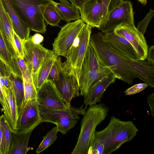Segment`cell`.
I'll return each mask as SVG.
<instances>
[{
    "instance_id": "e0dca14e",
    "label": "cell",
    "mask_w": 154,
    "mask_h": 154,
    "mask_svg": "<svg viewBox=\"0 0 154 154\" xmlns=\"http://www.w3.org/2000/svg\"><path fill=\"white\" fill-rule=\"evenodd\" d=\"M116 78L112 72L90 88L84 96V103L90 106L101 102L103 94L107 88L114 83Z\"/></svg>"
},
{
    "instance_id": "44dd1931",
    "label": "cell",
    "mask_w": 154,
    "mask_h": 154,
    "mask_svg": "<svg viewBox=\"0 0 154 154\" xmlns=\"http://www.w3.org/2000/svg\"><path fill=\"white\" fill-rule=\"evenodd\" d=\"M0 29L4 36L16 52L14 42V31L12 22L2 0H0Z\"/></svg>"
},
{
    "instance_id": "ffe728a7",
    "label": "cell",
    "mask_w": 154,
    "mask_h": 154,
    "mask_svg": "<svg viewBox=\"0 0 154 154\" xmlns=\"http://www.w3.org/2000/svg\"><path fill=\"white\" fill-rule=\"evenodd\" d=\"M32 131L22 133L12 131L9 154H26L29 149L28 145Z\"/></svg>"
},
{
    "instance_id": "7402d4cb",
    "label": "cell",
    "mask_w": 154,
    "mask_h": 154,
    "mask_svg": "<svg viewBox=\"0 0 154 154\" xmlns=\"http://www.w3.org/2000/svg\"><path fill=\"white\" fill-rule=\"evenodd\" d=\"M108 69H109L100 62L89 43L82 62L80 74L85 71L92 70L103 72Z\"/></svg>"
},
{
    "instance_id": "9c48e42d",
    "label": "cell",
    "mask_w": 154,
    "mask_h": 154,
    "mask_svg": "<svg viewBox=\"0 0 154 154\" xmlns=\"http://www.w3.org/2000/svg\"><path fill=\"white\" fill-rule=\"evenodd\" d=\"M134 14L132 3L129 1H124L110 13L98 29L104 34L113 31L121 25H135Z\"/></svg>"
},
{
    "instance_id": "4dcf8cb0",
    "label": "cell",
    "mask_w": 154,
    "mask_h": 154,
    "mask_svg": "<svg viewBox=\"0 0 154 154\" xmlns=\"http://www.w3.org/2000/svg\"><path fill=\"white\" fill-rule=\"evenodd\" d=\"M104 145L95 137L93 134L89 145L87 154H104Z\"/></svg>"
},
{
    "instance_id": "8fae6325",
    "label": "cell",
    "mask_w": 154,
    "mask_h": 154,
    "mask_svg": "<svg viewBox=\"0 0 154 154\" xmlns=\"http://www.w3.org/2000/svg\"><path fill=\"white\" fill-rule=\"evenodd\" d=\"M55 87L65 103L69 106L73 99L80 95L79 83L72 73L65 62L60 72Z\"/></svg>"
},
{
    "instance_id": "e575fe53",
    "label": "cell",
    "mask_w": 154,
    "mask_h": 154,
    "mask_svg": "<svg viewBox=\"0 0 154 154\" xmlns=\"http://www.w3.org/2000/svg\"><path fill=\"white\" fill-rule=\"evenodd\" d=\"M17 60L19 67L23 76L28 70L26 64L23 58L21 57H17Z\"/></svg>"
},
{
    "instance_id": "8d00e7d4",
    "label": "cell",
    "mask_w": 154,
    "mask_h": 154,
    "mask_svg": "<svg viewBox=\"0 0 154 154\" xmlns=\"http://www.w3.org/2000/svg\"><path fill=\"white\" fill-rule=\"evenodd\" d=\"M73 6L80 10L89 0H69Z\"/></svg>"
},
{
    "instance_id": "7a4b0ae2",
    "label": "cell",
    "mask_w": 154,
    "mask_h": 154,
    "mask_svg": "<svg viewBox=\"0 0 154 154\" xmlns=\"http://www.w3.org/2000/svg\"><path fill=\"white\" fill-rule=\"evenodd\" d=\"M138 131L132 121H122L112 116L107 126L102 131H95L94 135L104 146V154H110L131 140Z\"/></svg>"
},
{
    "instance_id": "836d02e7",
    "label": "cell",
    "mask_w": 154,
    "mask_h": 154,
    "mask_svg": "<svg viewBox=\"0 0 154 154\" xmlns=\"http://www.w3.org/2000/svg\"><path fill=\"white\" fill-rule=\"evenodd\" d=\"M14 42L17 57L23 58V42L21 39L14 32Z\"/></svg>"
},
{
    "instance_id": "d4e9b609",
    "label": "cell",
    "mask_w": 154,
    "mask_h": 154,
    "mask_svg": "<svg viewBox=\"0 0 154 154\" xmlns=\"http://www.w3.org/2000/svg\"><path fill=\"white\" fill-rule=\"evenodd\" d=\"M57 56L53 50H49L39 71L35 87L40 88L47 79L51 68Z\"/></svg>"
},
{
    "instance_id": "83f0119b",
    "label": "cell",
    "mask_w": 154,
    "mask_h": 154,
    "mask_svg": "<svg viewBox=\"0 0 154 154\" xmlns=\"http://www.w3.org/2000/svg\"><path fill=\"white\" fill-rule=\"evenodd\" d=\"M23 77L25 103L29 100L36 99L37 91L34 84L32 76L28 70L23 75Z\"/></svg>"
},
{
    "instance_id": "2e32d148",
    "label": "cell",
    "mask_w": 154,
    "mask_h": 154,
    "mask_svg": "<svg viewBox=\"0 0 154 154\" xmlns=\"http://www.w3.org/2000/svg\"><path fill=\"white\" fill-rule=\"evenodd\" d=\"M105 41L113 48L133 61L140 60L133 46L125 38L115 34L113 31L103 34Z\"/></svg>"
},
{
    "instance_id": "f1b7e54d",
    "label": "cell",
    "mask_w": 154,
    "mask_h": 154,
    "mask_svg": "<svg viewBox=\"0 0 154 154\" xmlns=\"http://www.w3.org/2000/svg\"><path fill=\"white\" fill-rule=\"evenodd\" d=\"M58 131L57 126L49 131L46 135L43 137V140L36 150V152L40 153L53 143L57 139Z\"/></svg>"
},
{
    "instance_id": "ba28073f",
    "label": "cell",
    "mask_w": 154,
    "mask_h": 154,
    "mask_svg": "<svg viewBox=\"0 0 154 154\" xmlns=\"http://www.w3.org/2000/svg\"><path fill=\"white\" fill-rule=\"evenodd\" d=\"M22 42L23 59L35 87L39 71L49 50L40 44L34 43L32 41L31 36Z\"/></svg>"
},
{
    "instance_id": "74e56055",
    "label": "cell",
    "mask_w": 154,
    "mask_h": 154,
    "mask_svg": "<svg viewBox=\"0 0 154 154\" xmlns=\"http://www.w3.org/2000/svg\"><path fill=\"white\" fill-rule=\"evenodd\" d=\"M147 61L154 63V46H150L148 49L146 58Z\"/></svg>"
},
{
    "instance_id": "ab89813d",
    "label": "cell",
    "mask_w": 154,
    "mask_h": 154,
    "mask_svg": "<svg viewBox=\"0 0 154 154\" xmlns=\"http://www.w3.org/2000/svg\"><path fill=\"white\" fill-rule=\"evenodd\" d=\"M0 103L2 107V110L5 106V98L0 86Z\"/></svg>"
},
{
    "instance_id": "4fadbf2b",
    "label": "cell",
    "mask_w": 154,
    "mask_h": 154,
    "mask_svg": "<svg viewBox=\"0 0 154 154\" xmlns=\"http://www.w3.org/2000/svg\"><path fill=\"white\" fill-rule=\"evenodd\" d=\"M41 123L39 106L36 99L29 100L24 103L15 132L22 133L33 131Z\"/></svg>"
},
{
    "instance_id": "f35d334b",
    "label": "cell",
    "mask_w": 154,
    "mask_h": 154,
    "mask_svg": "<svg viewBox=\"0 0 154 154\" xmlns=\"http://www.w3.org/2000/svg\"><path fill=\"white\" fill-rule=\"evenodd\" d=\"M31 39L32 42L35 44H40L44 40V37L40 34L36 33L31 36Z\"/></svg>"
},
{
    "instance_id": "9a60e30c",
    "label": "cell",
    "mask_w": 154,
    "mask_h": 154,
    "mask_svg": "<svg viewBox=\"0 0 154 154\" xmlns=\"http://www.w3.org/2000/svg\"><path fill=\"white\" fill-rule=\"evenodd\" d=\"M16 52L4 36L0 29V59L9 71L14 75L20 76Z\"/></svg>"
},
{
    "instance_id": "277c9868",
    "label": "cell",
    "mask_w": 154,
    "mask_h": 154,
    "mask_svg": "<svg viewBox=\"0 0 154 154\" xmlns=\"http://www.w3.org/2000/svg\"><path fill=\"white\" fill-rule=\"evenodd\" d=\"M30 30L45 34L47 30L43 14L52 0H10Z\"/></svg>"
},
{
    "instance_id": "6da1fadb",
    "label": "cell",
    "mask_w": 154,
    "mask_h": 154,
    "mask_svg": "<svg viewBox=\"0 0 154 154\" xmlns=\"http://www.w3.org/2000/svg\"><path fill=\"white\" fill-rule=\"evenodd\" d=\"M103 33L91 35L89 43L100 62L109 68L116 79L132 84L134 79L138 78L140 60L133 61L112 47L104 39Z\"/></svg>"
},
{
    "instance_id": "cb8c5ba5",
    "label": "cell",
    "mask_w": 154,
    "mask_h": 154,
    "mask_svg": "<svg viewBox=\"0 0 154 154\" xmlns=\"http://www.w3.org/2000/svg\"><path fill=\"white\" fill-rule=\"evenodd\" d=\"M10 78L12 82L14 94L16 105L18 120L21 116L25 103L23 80L14 76L12 73L10 76Z\"/></svg>"
},
{
    "instance_id": "8992f818",
    "label": "cell",
    "mask_w": 154,
    "mask_h": 154,
    "mask_svg": "<svg viewBox=\"0 0 154 154\" xmlns=\"http://www.w3.org/2000/svg\"><path fill=\"white\" fill-rule=\"evenodd\" d=\"M123 0H89L79 10L80 18L91 28H98Z\"/></svg>"
},
{
    "instance_id": "ac0fdd59",
    "label": "cell",
    "mask_w": 154,
    "mask_h": 154,
    "mask_svg": "<svg viewBox=\"0 0 154 154\" xmlns=\"http://www.w3.org/2000/svg\"><path fill=\"white\" fill-rule=\"evenodd\" d=\"M11 20L14 32L22 42L28 39L30 30L14 7L10 0H2Z\"/></svg>"
},
{
    "instance_id": "4316f807",
    "label": "cell",
    "mask_w": 154,
    "mask_h": 154,
    "mask_svg": "<svg viewBox=\"0 0 154 154\" xmlns=\"http://www.w3.org/2000/svg\"><path fill=\"white\" fill-rule=\"evenodd\" d=\"M52 1L46 7L43 14V17L48 24L60 27L58 23L63 18Z\"/></svg>"
},
{
    "instance_id": "7c38bea8",
    "label": "cell",
    "mask_w": 154,
    "mask_h": 154,
    "mask_svg": "<svg viewBox=\"0 0 154 154\" xmlns=\"http://www.w3.org/2000/svg\"><path fill=\"white\" fill-rule=\"evenodd\" d=\"M37 91L36 99L39 106L54 110L64 109L69 107L65 103L51 80L47 79Z\"/></svg>"
},
{
    "instance_id": "3957f363",
    "label": "cell",
    "mask_w": 154,
    "mask_h": 154,
    "mask_svg": "<svg viewBox=\"0 0 154 154\" xmlns=\"http://www.w3.org/2000/svg\"><path fill=\"white\" fill-rule=\"evenodd\" d=\"M109 108L103 103L89 106L81 122V129L76 144L71 154H87L90 141L97 126L108 113Z\"/></svg>"
},
{
    "instance_id": "d6986e66",
    "label": "cell",
    "mask_w": 154,
    "mask_h": 154,
    "mask_svg": "<svg viewBox=\"0 0 154 154\" xmlns=\"http://www.w3.org/2000/svg\"><path fill=\"white\" fill-rule=\"evenodd\" d=\"M111 72L110 69L103 72L92 70L80 74L79 80L80 95L83 96L90 88Z\"/></svg>"
},
{
    "instance_id": "5b68a950",
    "label": "cell",
    "mask_w": 154,
    "mask_h": 154,
    "mask_svg": "<svg viewBox=\"0 0 154 154\" xmlns=\"http://www.w3.org/2000/svg\"><path fill=\"white\" fill-rule=\"evenodd\" d=\"M87 106L79 107L70 106L63 110L51 109L39 106L42 123L49 122L56 125L58 131L66 134L73 128L80 119L79 115H84Z\"/></svg>"
},
{
    "instance_id": "d590c367",
    "label": "cell",
    "mask_w": 154,
    "mask_h": 154,
    "mask_svg": "<svg viewBox=\"0 0 154 154\" xmlns=\"http://www.w3.org/2000/svg\"><path fill=\"white\" fill-rule=\"evenodd\" d=\"M147 100L150 108L151 114L154 117V93L149 95L147 98Z\"/></svg>"
},
{
    "instance_id": "603a6c76",
    "label": "cell",
    "mask_w": 154,
    "mask_h": 154,
    "mask_svg": "<svg viewBox=\"0 0 154 154\" xmlns=\"http://www.w3.org/2000/svg\"><path fill=\"white\" fill-rule=\"evenodd\" d=\"M12 131L3 114L0 116V154H9Z\"/></svg>"
},
{
    "instance_id": "1f68e13d",
    "label": "cell",
    "mask_w": 154,
    "mask_h": 154,
    "mask_svg": "<svg viewBox=\"0 0 154 154\" xmlns=\"http://www.w3.org/2000/svg\"><path fill=\"white\" fill-rule=\"evenodd\" d=\"M154 14V11L150 9L144 18L138 23L137 29L143 35L146 32L147 26Z\"/></svg>"
},
{
    "instance_id": "f546056e",
    "label": "cell",
    "mask_w": 154,
    "mask_h": 154,
    "mask_svg": "<svg viewBox=\"0 0 154 154\" xmlns=\"http://www.w3.org/2000/svg\"><path fill=\"white\" fill-rule=\"evenodd\" d=\"M63 65L61 57L57 56L52 65L47 79L51 81L54 84L58 79Z\"/></svg>"
},
{
    "instance_id": "5bb4252c",
    "label": "cell",
    "mask_w": 154,
    "mask_h": 154,
    "mask_svg": "<svg viewBox=\"0 0 154 154\" xmlns=\"http://www.w3.org/2000/svg\"><path fill=\"white\" fill-rule=\"evenodd\" d=\"M113 32L123 37L133 46L140 60L146 59L148 46L145 38L135 25L124 24L116 27Z\"/></svg>"
},
{
    "instance_id": "52a82bcc",
    "label": "cell",
    "mask_w": 154,
    "mask_h": 154,
    "mask_svg": "<svg viewBox=\"0 0 154 154\" xmlns=\"http://www.w3.org/2000/svg\"><path fill=\"white\" fill-rule=\"evenodd\" d=\"M91 28L86 24L84 25L65 57L66 64L78 82L82 62L89 44Z\"/></svg>"
},
{
    "instance_id": "b9f144b4",
    "label": "cell",
    "mask_w": 154,
    "mask_h": 154,
    "mask_svg": "<svg viewBox=\"0 0 154 154\" xmlns=\"http://www.w3.org/2000/svg\"><path fill=\"white\" fill-rule=\"evenodd\" d=\"M142 4L145 5L147 3V0H138Z\"/></svg>"
},
{
    "instance_id": "d6a6232c",
    "label": "cell",
    "mask_w": 154,
    "mask_h": 154,
    "mask_svg": "<svg viewBox=\"0 0 154 154\" xmlns=\"http://www.w3.org/2000/svg\"><path fill=\"white\" fill-rule=\"evenodd\" d=\"M147 86V85L145 83L137 84L127 89L124 92L125 93L126 95L134 94L143 91Z\"/></svg>"
},
{
    "instance_id": "30bf717a",
    "label": "cell",
    "mask_w": 154,
    "mask_h": 154,
    "mask_svg": "<svg viewBox=\"0 0 154 154\" xmlns=\"http://www.w3.org/2000/svg\"><path fill=\"white\" fill-rule=\"evenodd\" d=\"M85 24L81 19L68 22L63 26L53 43V50L57 56L66 57L75 39Z\"/></svg>"
},
{
    "instance_id": "484cf974",
    "label": "cell",
    "mask_w": 154,
    "mask_h": 154,
    "mask_svg": "<svg viewBox=\"0 0 154 154\" xmlns=\"http://www.w3.org/2000/svg\"><path fill=\"white\" fill-rule=\"evenodd\" d=\"M52 2L64 20L68 23L81 19L79 10L74 6L70 7L61 2Z\"/></svg>"
},
{
    "instance_id": "60d3db41",
    "label": "cell",
    "mask_w": 154,
    "mask_h": 154,
    "mask_svg": "<svg viewBox=\"0 0 154 154\" xmlns=\"http://www.w3.org/2000/svg\"><path fill=\"white\" fill-rule=\"evenodd\" d=\"M60 2L70 7L73 6L69 2L68 0H59Z\"/></svg>"
}]
</instances>
